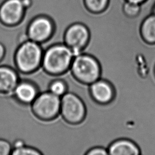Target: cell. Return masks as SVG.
<instances>
[{"mask_svg": "<svg viewBox=\"0 0 155 155\" xmlns=\"http://www.w3.org/2000/svg\"><path fill=\"white\" fill-rule=\"evenodd\" d=\"M60 113L67 124H79L86 118V104L78 95L75 93L67 92L61 97Z\"/></svg>", "mask_w": 155, "mask_h": 155, "instance_id": "obj_4", "label": "cell"}, {"mask_svg": "<svg viewBox=\"0 0 155 155\" xmlns=\"http://www.w3.org/2000/svg\"><path fill=\"white\" fill-rule=\"evenodd\" d=\"M23 4L21 0H8L0 8V17L4 23L15 24L21 18Z\"/></svg>", "mask_w": 155, "mask_h": 155, "instance_id": "obj_8", "label": "cell"}, {"mask_svg": "<svg viewBox=\"0 0 155 155\" xmlns=\"http://www.w3.org/2000/svg\"><path fill=\"white\" fill-rule=\"evenodd\" d=\"M141 5L133 2L126 1L122 6L124 15L130 19L138 17L141 11Z\"/></svg>", "mask_w": 155, "mask_h": 155, "instance_id": "obj_15", "label": "cell"}, {"mask_svg": "<svg viewBox=\"0 0 155 155\" xmlns=\"http://www.w3.org/2000/svg\"><path fill=\"white\" fill-rule=\"evenodd\" d=\"M70 69L74 78L84 85H89L101 78L102 69L98 61L84 52L74 57Z\"/></svg>", "mask_w": 155, "mask_h": 155, "instance_id": "obj_2", "label": "cell"}, {"mask_svg": "<svg viewBox=\"0 0 155 155\" xmlns=\"http://www.w3.org/2000/svg\"><path fill=\"white\" fill-rule=\"evenodd\" d=\"M139 35L147 44L155 45V15L152 13L147 16L140 25Z\"/></svg>", "mask_w": 155, "mask_h": 155, "instance_id": "obj_13", "label": "cell"}, {"mask_svg": "<svg viewBox=\"0 0 155 155\" xmlns=\"http://www.w3.org/2000/svg\"><path fill=\"white\" fill-rule=\"evenodd\" d=\"M13 95L19 103L31 105L38 95V89L32 82L26 81L19 82Z\"/></svg>", "mask_w": 155, "mask_h": 155, "instance_id": "obj_11", "label": "cell"}, {"mask_svg": "<svg viewBox=\"0 0 155 155\" xmlns=\"http://www.w3.org/2000/svg\"><path fill=\"white\" fill-rule=\"evenodd\" d=\"M12 148V145L9 141L0 138V155H11Z\"/></svg>", "mask_w": 155, "mask_h": 155, "instance_id": "obj_18", "label": "cell"}, {"mask_svg": "<svg viewBox=\"0 0 155 155\" xmlns=\"http://www.w3.org/2000/svg\"><path fill=\"white\" fill-rule=\"evenodd\" d=\"M85 155H109L107 148L102 146H95L89 149Z\"/></svg>", "mask_w": 155, "mask_h": 155, "instance_id": "obj_19", "label": "cell"}, {"mask_svg": "<svg viewBox=\"0 0 155 155\" xmlns=\"http://www.w3.org/2000/svg\"><path fill=\"white\" fill-rule=\"evenodd\" d=\"M32 112L36 117L43 121L54 120L60 113L61 97L50 91L38 94L32 103Z\"/></svg>", "mask_w": 155, "mask_h": 155, "instance_id": "obj_5", "label": "cell"}, {"mask_svg": "<svg viewBox=\"0 0 155 155\" xmlns=\"http://www.w3.org/2000/svg\"><path fill=\"white\" fill-rule=\"evenodd\" d=\"M91 99L100 105H107L113 101L115 91L108 81L100 78L88 86Z\"/></svg>", "mask_w": 155, "mask_h": 155, "instance_id": "obj_7", "label": "cell"}, {"mask_svg": "<svg viewBox=\"0 0 155 155\" xmlns=\"http://www.w3.org/2000/svg\"><path fill=\"white\" fill-rule=\"evenodd\" d=\"M52 31V26L48 19H37L30 25L28 36L32 41L42 42L47 40Z\"/></svg>", "mask_w": 155, "mask_h": 155, "instance_id": "obj_9", "label": "cell"}, {"mask_svg": "<svg viewBox=\"0 0 155 155\" xmlns=\"http://www.w3.org/2000/svg\"><path fill=\"white\" fill-rule=\"evenodd\" d=\"M84 3L89 12L99 15L107 10L109 6V0H84Z\"/></svg>", "mask_w": 155, "mask_h": 155, "instance_id": "obj_14", "label": "cell"}, {"mask_svg": "<svg viewBox=\"0 0 155 155\" xmlns=\"http://www.w3.org/2000/svg\"><path fill=\"white\" fill-rule=\"evenodd\" d=\"M153 13L155 14V4L153 6Z\"/></svg>", "mask_w": 155, "mask_h": 155, "instance_id": "obj_22", "label": "cell"}, {"mask_svg": "<svg viewBox=\"0 0 155 155\" xmlns=\"http://www.w3.org/2000/svg\"><path fill=\"white\" fill-rule=\"evenodd\" d=\"M49 91L61 97L67 92V84L63 80H54L50 84Z\"/></svg>", "mask_w": 155, "mask_h": 155, "instance_id": "obj_16", "label": "cell"}, {"mask_svg": "<svg viewBox=\"0 0 155 155\" xmlns=\"http://www.w3.org/2000/svg\"><path fill=\"white\" fill-rule=\"evenodd\" d=\"M19 82V76L15 70L6 66H0V94L12 95Z\"/></svg>", "mask_w": 155, "mask_h": 155, "instance_id": "obj_10", "label": "cell"}, {"mask_svg": "<svg viewBox=\"0 0 155 155\" xmlns=\"http://www.w3.org/2000/svg\"><path fill=\"white\" fill-rule=\"evenodd\" d=\"M12 155H43L39 149L30 145H22L20 147L13 148Z\"/></svg>", "mask_w": 155, "mask_h": 155, "instance_id": "obj_17", "label": "cell"}, {"mask_svg": "<svg viewBox=\"0 0 155 155\" xmlns=\"http://www.w3.org/2000/svg\"><path fill=\"white\" fill-rule=\"evenodd\" d=\"M74 57L73 51L66 45H55L43 54L42 66L50 75H62L69 70Z\"/></svg>", "mask_w": 155, "mask_h": 155, "instance_id": "obj_1", "label": "cell"}, {"mask_svg": "<svg viewBox=\"0 0 155 155\" xmlns=\"http://www.w3.org/2000/svg\"><path fill=\"white\" fill-rule=\"evenodd\" d=\"M43 51L37 42L29 40L20 45L15 54V64L19 71L30 74L42 66Z\"/></svg>", "mask_w": 155, "mask_h": 155, "instance_id": "obj_3", "label": "cell"}, {"mask_svg": "<svg viewBox=\"0 0 155 155\" xmlns=\"http://www.w3.org/2000/svg\"><path fill=\"white\" fill-rule=\"evenodd\" d=\"M147 0H126V1H128V2H133V3H137V4H143L145 2H146Z\"/></svg>", "mask_w": 155, "mask_h": 155, "instance_id": "obj_21", "label": "cell"}, {"mask_svg": "<svg viewBox=\"0 0 155 155\" xmlns=\"http://www.w3.org/2000/svg\"><path fill=\"white\" fill-rule=\"evenodd\" d=\"M107 150L109 155H141L138 146L129 139L121 138L114 141Z\"/></svg>", "mask_w": 155, "mask_h": 155, "instance_id": "obj_12", "label": "cell"}, {"mask_svg": "<svg viewBox=\"0 0 155 155\" xmlns=\"http://www.w3.org/2000/svg\"><path fill=\"white\" fill-rule=\"evenodd\" d=\"M5 48L4 46L1 44H0V61H2V59L5 55Z\"/></svg>", "mask_w": 155, "mask_h": 155, "instance_id": "obj_20", "label": "cell"}, {"mask_svg": "<svg viewBox=\"0 0 155 155\" xmlns=\"http://www.w3.org/2000/svg\"><path fill=\"white\" fill-rule=\"evenodd\" d=\"M90 39V30L82 23H76L69 28L64 37L65 45L73 51L75 56L84 51Z\"/></svg>", "mask_w": 155, "mask_h": 155, "instance_id": "obj_6", "label": "cell"}]
</instances>
